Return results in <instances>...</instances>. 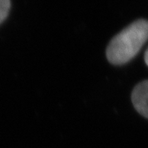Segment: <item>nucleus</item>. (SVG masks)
<instances>
[{"instance_id":"20e7f679","label":"nucleus","mask_w":148,"mask_h":148,"mask_svg":"<svg viewBox=\"0 0 148 148\" xmlns=\"http://www.w3.org/2000/svg\"><path fill=\"white\" fill-rule=\"evenodd\" d=\"M145 62H146V64L148 66V48L147 49L146 52H145Z\"/></svg>"},{"instance_id":"f257e3e1","label":"nucleus","mask_w":148,"mask_h":148,"mask_svg":"<svg viewBox=\"0 0 148 148\" xmlns=\"http://www.w3.org/2000/svg\"><path fill=\"white\" fill-rule=\"evenodd\" d=\"M148 39V21L138 20L119 32L110 41L106 51L108 61L114 65L130 62Z\"/></svg>"},{"instance_id":"f03ea898","label":"nucleus","mask_w":148,"mask_h":148,"mask_svg":"<svg viewBox=\"0 0 148 148\" xmlns=\"http://www.w3.org/2000/svg\"><path fill=\"white\" fill-rule=\"evenodd\" d=\"M132 101L135 110L148 119V81L135 86L132 93Z\"/></svg>"},{"instance_id":"7ed1b4c3","label":"nucleus","mask_w":148,"mask_h":148,"mask_svg":"<svg viewBox=\"0 0 148 148\" xmlns=\"http://www.w3.org/2000/svg\"><path fill=\"white\" fill-rule=\"evenodd\" d=\"M11 8L10 0H0V24L3 22L9 14Z\"/></svg>"}]
</instances>
